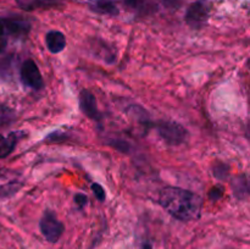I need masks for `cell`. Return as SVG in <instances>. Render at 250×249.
Instances as JSON below:
<instances>
[{"label": "cell", "mask_w": 250, "mask_h": 249, "mask_svg": "<svg viewBox=\"0 0 250 249\" xmlns=\"http://www.w3.org/2000/svg\"><path fill=\"white\" fill-rule=\"evenodd\" d=\"M7 34L6 27H5L4 19H0V51H4L7 45Z\"/></svg>", "instance_id": "obj_15"}, {"label": "cell", "mask_w": 250, "mask_h": 249, "mask_svg": "<svg viewBox=\"0 0 250 249\" xmlns=\"http://www.w3.org/2000/svg\"><path fill=\"white\" fill-rule=\"evenodd\" d=\"M80 107L84 115H87L93 121L99 122L102 120V114L97 106V99L92 92L83 89L80 93Z\"/></svg>", "instance_id": "obj_6"}, {"label": "cell", "mask_w": 250, "mask_h": 249, "mask_svg": "<svg viewBox=\"0 0 250 249\" xmlns=\"http://www.w3.org/2000/svg\"><path fill=\"white\" fill-rule=\"evenodd\" d=\"M16 2L20 9L24 10V11H33V10L48 5L46 0H16Z\"/></svg>", "instance_id": "obj_13"}, {"label": "cell", "mask_w": 250, "mask_h": 249, "mask_svg": "<svg viewBox=\"0 0 250 249\" xmlns=\"http://www.w3.org/2000/svg\"><path fill=\"white\" fill-rule=\"evenodd\" d=\"M21 81L24 85L32 89H42L44 87V81L38 66L32 59L24 61L21 67Z\"/></svg>", "instance_id": "obj_5"}, {"label": "cell", "mask_w": 250, "mask_h": 249, "mask_svg": "<svg viewBox=\"0 0 250 249\" xmlns=\"http://www.w3.org/2000/svg\"><path fill=\"white\" fill-rule=\"evenodd\" d=\"M5 27L9 36L14 37H24L28 33L31 24L24 20L20 19H4Z\"/></svg>", "instance_id": "obj_8"}, {"label": "cell", "mask_w": 250, "mask_h": 249, "mask_svg": "<svg viewBox=\"0 0 250 249\" xmlns=\"http://www.w3.org/2000/svg\"><path fill=\"white\" fill-rule=\"evenodd\" d=\"M92 190H93V193H94L95 198H97L99 202H104V200H105V190H104V188H103L102 186L99 185V183H93Z\"/></svg>", "instance_id": "obj_18"}, {"label": "cell", "mask_w": 250, "mask_h": 249, "mask_svg": "<svg viewBox=\"0 0 250 249\" xmlns=\"http://www.w3.org/2000/svg\"><path fill=\"white\" fill-rule=\"evenodd\" d=\"M160 204L171 216L180 221H192L199 217L203 200L195 193L178 187H166L160 193Z\"/></svg>", "instance_id": "obj_1"}, {"label": "cell", "mask_w": 250, "mask_h": 249, "mask_svg": "<svg viewBox=\"0 0 250 249\" xmlns=\"http://www.w3.org/2000/svg\"><path fill=\"white\" fill-rule=\"evenodd\" d=\"M73 200H75V203L80 208H84L88 203L87 195L82 194V193H77V194L75 195V198H73Z\"/></svg>", "instance_id": "obj_19"}, {"label": "cell", "mask_w": 250, "mask_h": 249, "mask_svg": "<svg viewBox=\"0 0 250 249\" xmlns=\"http://www.w3.org/2000/svg\"><path fill=\"white\" fill-rule=\"evenodd\" d=\"M141 249H153V248H151L150 244H143V246H142V248H141Z\"/></svg>", "instance_id": "obj_22"}, {"label": "cell", "mask_w": 250, "mask_h": 249, "mask_svg": "<svg viewBox=\"0 0 250 249\" xmlns=\"http://www.w3.org/2000/svg\"><path fill=\"white\" fill-rule=\"evenodd\" d=\"M15 117V111L12 109H10L9 106L4 104H0V128L5 126H9L11 122H14Z\"/></svg>", "instance_id": "obj_12"}, {"label": "cell", "mask_w": 250, "mask_h": 249, "mask_svg": "<svg viewBox=\"0 0 250 249\" xmlns=\"http://www.w3.org/2000/svg\"><path fill=\"white\" fill-rule=\"evenodd\" d=\"M89 7L97 14L109 15V16H117L120 12L119 7L112 0H92L89 2Z\"/></svg>", "instance_id": "obj_9"}, {"label": "cell", "mask_w": 250, "mask_h": 249, "mask_svg": "<svg viewBox=\"0 0 250 249\" xmlns=\"http://www.w3.org/2000/svg\"><path fill=\"white\" fill-rule=\"evenodd\" d=\"M110 143H111L112 146L117 148L119 150L125 151V153H126V151H128V149H129L128 148V143H126L125 141H116V139H114V141H111Z\"/></svg>", "instance_id": "obj_20"}, {"label": "cell", "mask_w": 250, "mask_h": 249, "mask_svg": "<svg viewBox=\"0 0 250 249\" xmlns=\"http://www.w3.org/2000/svg\"><path fill=\"white\" fill-rule=\"evenodd\" d=\"M17 141H19V133L12 132L7 136L0 134V159L6 158L16 148Z\"/></svg>", "instance_id": "obj_10"}, {"label": "cell", "mask_w": 250, "mask_h": 249, "mask_svg": "<svg viewBox=\"0 0 250 249\" xmlns=\"http://www.w3.org/2000/svg\"><path fill=\"white\" fill-rule=\"evenodd\" d=\"M122 1L128 7L137 11H143L146 6V0H122Z\"/></svg>", "instance_id": "obj_16"}, {"label": "cell", "mask_w": 250, "mask_h": 249, "mask_svg": "<svg viewBox=\"0 0 250 249\" xmlns=\"http://www.w3.org/2000/svg\"><path fill=\"white\" fill-rule=\"evenodd\" d=\"M212 172H214V176L217 178V180H226L229 177V165L224 163H219L217 165L214 166L212 168Z\"/></svg>", "instance_id": "obj_14"}, {"label": "cell", "mask_w": 250, "mask_h": 249, "mask_svg": "<svg viewBox=\"0 0 250 249\" xmlns=\"http://www.w3.org/2000/svg\"><path fill=\"white\" fill-rule=\"evenodd\" d=\"M224 192L225 189L222 187H220V186H216V187L211 188L209 192V198L212 200V202H217V200H220L222 198V195H224Z\"/></svg>", "instance_id": "obj_17"}, {"label": "cell", "mask_w": 250, "mask_h": 249, "mask_svg": "<svg viewBox=\"0 0 250 249\" xmlns=\"http://www.w3.org/2000/svg\"><path fill=\"white\" fill-rule=\"evenodd\" d=\"M45 44L49 51L53 54H59L65 49L66 37L60 31H50L45 36Z\"/></svg>", "instance_id": "obj_7"}, {"label": "cell", "mask_w": 250, "mask_h": 249, "mask_svg": "<svg viewBox=\"0 0 250 249\" xmlns=\"http://www.w3.org/2000/svg\"><path fill=\"white\" fill-rule=\"evenodd\" d=\"M159 136L170 145H180L188 138V131L175 121H161L156 126Z\"/></svg>", "instance_id": "obj_3"}, {"label": "cell", "mask_w": 250, "mask_h": 249, "mask_svg": "<svg viewBox=\"0 0 250 249\" xmlns=\"http://www.w3.org/2000/svg\"><path fill=\"white\" fill-rule=\"evenodd\" d=\"M232 189H233V194L237 199H247L249 194V183L247 176L241 175L233 178V181H232Z\"/></svg>", "instance_id": "obj_11"}, {"label": "cell", "mask_w": 250, "mask_h": 249, "mask_svg": "<svg viewBox=\"0 0 250 249\" xmlns=\"http://www.w3.org/2000/svg\"><path fill=\"white\" fill-rule=\"evenodd\" d=\"M209 17V5L205 0H198L188 7L186 12V22L189 27L199 29L207 23Z\"/></svg>", "instance_id": "obj_4"}, {"label": "cell", "mask_w": 250, "mask_h": 249, "mask_svg": "<svg viewBox=\"0 0 250 249\" xmlns=\"http://www.w3.org/2000/svg\"><path fill=\"white\" fill-rule=\"evenodd\" d=\"M39 228L42 234L49 243H56L62 236L65 231V226L62 222L58 219L56 214L51 210H45L39 222Z\"/></svg>", "instance_id": "obj_2"}, {"label": "cell", "mask_w": 250, "mask_h": 249, "mask_svg": "<svg viewBox=\"0 0 250 249\" xmlns=\"http://www.w3.org/2000/svg\"><path fill=\"white\" fill-rule=\"evenodd\" d=\"M183 0H163L164 5H165L167 9H177L180 7V5L182 4Z\"/></svg>", "instance_id": "obj_21"}]
</instances>
